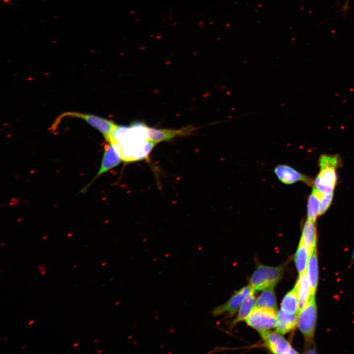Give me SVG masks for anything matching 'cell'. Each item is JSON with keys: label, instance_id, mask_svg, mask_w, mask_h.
Returning <instances> with one entry per match:
<instances>
[{"label": "cell", "instance_id": "6da1fadb", "mask_svg": "<svg viewBox=\"0 0 354 354\" xmlns=\"http://www.w3.org/2000/svg\"><path fill=\"white\" fill-rule=\"evenodd\" d=\"M106 141L117 148L125 162L147 159L156 145L149 138L148 126L142 122L128 127L118 125Z\"/></svg>", "mask_w": 354, "mask_h": 354}, {"label": "cell", "instance_id": "7a4b0ae2", "mask_svg": "<svg viewBox=\"0 0 354 354\" xmlns=\"http://www.w3.org/2000/svg\"><path fill=\"white\" fill-rule=\"evenodd\" d=\"M283 269V266H281L260 265L252 274L249 286L255 291L274 287L282 276Z\"/></svg>", "mask_w": 354, "mask_h": 354}, {"label": "cell", "instance_id": "3957f363", "mask_svg": "<svg viewBox=\"0 0 354 354\" xmlns=\"http://www.w3.org/2000/svg\"><path fill=\"white\" fill-rule=\"evenodd\" d=\"M317 320L315 295H310L308 302L297 314V325L307 341L314 336Z\"/></svg>", "mask_w": 354, "mask_h": 354}, {"label": "cell", "instance_id": "277c9868", "mask_svg": "<svg viewBox=\"0 0 354 354\" xmlns=\"http://www.w3.org/2000/svg\"><path fill=\"white\" fill-rule=\"evenodd\" d=\"M245 321L247 324L258 331L267 330L276 326L277 314L276 310L264 307H255Z\"/></svg>", "mask_w": 354, "mask_h": 354}, {"label": "cell", "instance_id": "5b68a950", "mask_svg": "<svg viewBox=\"0 0 354 354\" xmlns=\"http://www.w3.org/2000/svg\"><path fill=\"white\" fill-rule=\"evenodd\" d=\"M67 116L85 120L89 125L101 132L106 140L109 138L113 130L118 125L113 121L97 116L77 112H66L61 115L60 118Z\"/></svg>", "mask_w": 354, "mask_h": 354}, {"label": "cell", "instance_id": "8992f818", "mask_svg": "<svg viewBox=\"0 0 354 354\" xmlns=\"http://www.w3.org/2000/svg\"><path fill=\"white\" fill-rule=\"evenodd\" d=\"M122 161L119 151L110 142L105 146L101 163L99 170L93 179L83 190L86 191L87 189L96 179L104 174L118 166Z\"/></svg>", "mask_w": 354, "mask_h": 354}, {"label": "cell", "instance_id": "52a82bcc", "mask_svg": "<svg viewBox=\"0 0 354 354\" xmlns=\"http://www.w3.org/2000/svg\"><path fill=\"white\" fill-rule=\"evenodd\" d=\"M268 349L274 354H296L290 344L278 333L264 330L259 331Z\"/></svg>", "mask_w": 354, "mask_h": 354}, {"label": "cell", "instance_id": "ba28073f", "mask_svg": "<svg viewBox=\"0 0 354 354\" xmlns=\"http://www.w3.org/2000/svg\"><path fill=\"white\" fill-rule=\"evenodd\" d=\"M274 173L278 179L285 184H292L300 181L308 185L313 183L310 177L301 174L293 167L286 164H279L274 169Z\"/></svg>", "mask_w": 354, "mask_h": 354}, {"label": "cell", "instance_id": "9c48e42d", "mask_svg": "<svg viewBox=\"0 0 354 354\" xmlns=\"http://www.w3.org/2000/svg\"><path fill=\"white\" fill-rule=\"evenodd\" d=\"M196 129L192 125L183 127L178 129L155 128L148 126L149 138L156 144L164 141H168L177 136L192 135Z\"/></svg>", "mask_w": 354, "mask_h": 354}, {"label": "cell", "instance_id": "30bf717a", "mask_svg": "<svg viewBox=\"0 0 354 354\" xmlns=\"http://www.w3.org/2000/svg\"><path fill=\"white\" fill-rule=\"evenodd\" d=\"M252 290L249 285L236 292L225 303L215 308L212 311L213 315L216 316L225 312H228L231 315H234L240 306L245 296Z\"/></svg>", "mask_w": 354, "mask_h": 354}, {"label": "cell", "instance_id": "8fae6325", "mask_svg": "<svg viewBox=\"0 0 354 354\" xmlns=\"http://www.w3.org/2000/svg\"><path fill=\"white\" fill-rule=\"evenodd\" d=\"M336 181L335 169H322L315 180L314 186L321 193L329 194L333 192Z\"/></svg>", "mask_w": 354, "mask_h": 354}, {"label": "cell", "instance_id": "7c38bea8", "mask_svg": "<svg viewBox=\"0 0 354 354\" xmlns=\"http://www.w3.org/2000/svg\"><path fill=\"white\" fill-rule=\"evenodd\" d=\"M295 286L298 295L299 312L307 304L311 295V287L306 270L299 274Z\"/></svg>", "mask_w": 354, "mask_h": 354}, {"label": "cell", "instance_id": "4fadbf2b", "mask_svg": "<svg viewBox=\"0 0 354 354\" xmlns=\"http://www.w3.org/2000/svg\"><path fill=\"white\" fill-rule=\"evenodd\" d=\"M311 287V295H315L318 282V262L317 246L311 253L306 270Z\"/></svg>", "mask_w": 354, "mask_h": 354}, {"label": "cell", "instance_id": "5bb4252c", "mask_svg": "<svg viewBox=\"0 0 354 354\" xmlns=\"http://www.w3.org/2000/svg\"><path fill=\"white\" fill-rule=\"evenodd\" d=\"M297 314H288L281 309L277 313L276 332L284 334L294 329L297 325Z\"/></svg>", "mask_w": 354, "mask_h": 354}, {"label": "cell", "instance_id": "9a60e30c", "mask_svg": "<svg viewBox=\"0 0 354 354\" xmlns=\"http://www.w3.org/2000/svg\"><path fill=\"white\" fill-rule=\"evenodd\" d=\"M323 195V193L319 191L315 186H313L307 202V215L308 220L315 222L318 215H319Z\"/></svg>", "mask_w": 354, "mask_h": 354}, {"label": "cell", "instance_id": "2e32d148", "mask_svg": "<svg viewBox=\"0 0 354 354\" xmlns=\"http://www.w3.org/2000/svg\"><path fill=\"white\" fill-rule=\"evenodd\" d=\"M310 251L316 247L317 232L315 222L307 220L305 222L300 239Z\"/></svg>", "mask_w": 354, "mask_h": 354}, {"label": "cell", "instance_id": "e0dca14e", "mask_svg": "<svg viewBox=\"0 0 354 354\" xmlns=\"http://www.w3.org/2000/svg\"><path fill=\"white\" fill-rule=\"evenodd\" d=\"M254 293L255 291L252 290L244 298L240 306L237 316L233 323L234 325L245 320L250 312L255 307L256 300Z\"/></svg>", "mask_w": 354, "mask_h": 354}, {"label": "cell", "instance_id": "ac0fdd59", "mask_svg": "<svg viewBox=\"0 0 354 354\" xmlns=\"http://www.w3.org/2000/svg\"><path fill=\"white\" fill-rule=\"evenodd\" d=\"M311 251L300 239L295 255V262L299 274L306 270Z\"/></svg>", "mask_w": 354, "mask_h": 354}, {"label": "cell", "instance_id": "d6986e66", "mask_svg": "<svg viewBox=\"0 0 354 354\" xmlns=\"http://www.w3.org/2000/svg\"><path fill=\"white\" fill-rule=\"evenodd\" d=\"M281 309L288 314H298V300L295 286L283 297L281 304Z\"/></svg>", "mask_w": 354, "mask_h": 354}, {"label": "cell", "instance_id": "ffe728a7", "mask_svg": "<svg viewBox=\"0 0 354 354\" xmlns=\"http://www.w3.org/2000/svg\"><path fill=\"white\" fill-rule=\"evenodd\" d=\"M274 287L265 289L258 297L256 304L258 307H264L276 310L277 303Z\"/></svg>", "mask_w": 354, "mask_h": 354}, {"label": "cell", "instance_id": "44dd1931", "mask_svg": "<svg viewBox=\"0 0 354 354\" xmlns=\"http://www.w3.org/2000/svg\"><path fill=\"white\" fill-rule=\"evenodd\" d=\"M341 164V159L337 155L322 154L319 159L320 169L331 168L336 169Z\"/></svg>", "mask_w": 354, "mask_h": 354}, {"label": "cell", "instance_id": "7402d4cb", "mask_svg": "<svg viewBox=\"0 0 354 354\" xmlns=\"http://www.w3.org/2000/svg\"><path fill=\"white\" fill-rule=\"evenodd\" d=\"M333 192L323 194L320 206L319 215L323 214L329 207L332 200Z\"/></svg>", "mask_w": 354, "mask_h": 354}, {"label": "cell", "instance_id": "603a6c76", "mask_svg": "<svg viewBox=\"0 0 354 354\" xmlns=\"http://www.w3.org/2000/svg\"><path fill=\"white\" fill-rule=\"evenodd\" d=\"M37 267L39 270L41 271L44 269H46V266L43 265H39L37 266Z\"/></svg>", "mask_w": 354, "mask_h": 354}, {"label": "cell", "instance_id": "cb8c5ba5", "mask_svg": "<svg viewBox=\"0 0 354 354\" xmlns=\"http://www.w3.org/2000/svg\"><path fill=\"white\" fill-rule=\"evenodd\" d=\"M34 321H35L34 320H32L30 321L29 322V323H28V324H29V325L31 324H33V323L34 322Z\"/></svg>", "mask_w": 354, "mask_h": 354}, {"label": "cell", "instance_id": "d4e9b609", "mask_svg": "<svg viewBox=\"0 0 354 354\" xmlns=\"http://www.w3.org/2000/svg\"><path fill=\"white\" fill-rule=\"evenodd\" d=\"M46 269L42 270L41 271V274L44 275L46 273Z\"/></svg>", "mask_w": 354, "mask_h": 354}, {"label": "cell", "instance_id": "484cf974", "mask_svg": "<svg viewBox=\"0 0 354 354\" xmlns=\"http://www.w3.org/2000/svg\"><path fill=\"white\" fill-rule=\"evenodd\" d=\"M79 344H80V343H74V344H73V347H77L78 345H79Z\"/></svg>", "mask_w": 354, "mask_h": 354}, {"label": "cell", "instance_id": "4316f807", "mask_svg": "<svg viewBox=\"0 0 354 354\" xmlns=\"http://www.w3.org/2000/svg\"><path fill=\"white\" fill-rule=\"evenodd\" d=\"M26 345H24V346H22V347L20 348V350H22L23 349H25V348H26Z\"/></svg>", "mask_w": 354, "mask_h": 354}, {"label": "cell", "instance_id": "83f0119b", "mask_svg": "<svg viewBox=\"0 0 354 354\" xmlns=\"http://www.w3.org/2000/svg\"><path fill=\"white\" fill-rule=\"evenodd\" d=\"M77 266H78V265H77V264L74 265L72 267H73V268H75V267H76Z\"/></svg>", "mask_w": 354, "mask_h": 354}, {"label": "cell", "instance_id": "f1b7e54d", "mask_svg": "<svg viewBox=\"0 0 354 354\" xmlns=\"http://www.w3.org/2000/svg\"><path fill=\"white\" fill-rule=\"evenodd\" d=\"M106 264H107L106 263H104L102 264V266H104V265H105Z\"/></svg>", "mask_w": 354, "mask_h": 354}, {"label": "cell", "instance_id": "f546056e", "mask_svg": "<svg viewBox=\"0 0 354 354\" xmlns=\"http://www.w3.org/2000/svg\"><path fill=\"white\" fill-rule=\"evenodd\" d=\"M7 339V337H5L3 339V341L6 340Z\"/></svg>", "mask_w": 354, "mask_h": 354}, {"label": "cell", "instance_id": "4dcf8cb0", "mask_svg": "<svg viewBox=\"0 0 354 354\" xmlns=\"http://www.w3.org/2000/svg\"><path fill=\"white\" fill-rule=\"evenodd\" d=\"M353 259L354 260V251L353 254Z\"/></svg>", "mask_w": 354, "mask_h": 354}, {"label": "cell", "instance_id": "1f68e13d", "mask_svg": "<svg viewBox=\"0 0 354 354\" xmlns=\"http://www.w3.org/2000/svg\"><path fill=\"white\" fill-rule=\"evenodd\" d=\"M98 341H99V339H96V340H95L94 341V343H96V342H97Z\"/></svg>", "mask_w": 354, "mask_h": 354}, {"label": "cell", "instance_id": "d6a6232c", "mask_svg": "<svg viewBox=\"0 0 354 354\" xmlns=\"http://www.w3.org/2000/svg\"><path fill=\"white\" fill-rule=\"evenodd\" d=\"M103 350H101L100 351H98L97 353H100Z\"/></svg>", "mask_w": 354, "mask_h": 354}, {"label": "cell", "instance_id": "836d02e7", "mask_svg": "<svg viewBox=\"0 0 354 354\" xmlns=\"http://www.w3.org/2000/svg\"><path fill=\"white\" fill-rule=\"evenodd\" d=\"M5 0V1H10V0Z\"/></svg>", "mask_w": 354, "mask_h": 354}, {"label": "cell", "instance_id": "e575fe53", "mask_svg": "<svg viewBox=\"0 0 354 354\" xmlns=\"http://www.w3.org/2000/svg\"><path fill=\"white\" fill-rule=\"evenodd\" d=\"M3 270H4V269L1 270L0 272H2Z\"/></svg>", "mask_w": 354, "mask_h": 354}, {"label": "cell", "instance_id": "d590c367", "mask_svg": "<svg viewBox=\"0 0 354 354\" xmlns=\"http://www.w3.org/2000/svg\"><path fill=\"white\" fill-rule=\"evenodd\" d=\"M31 285H32V284L29 285L28 286L30 287V286H31Z\"/></svg>", "mask_w": 354, "mask_h": 354}]
</instances>
